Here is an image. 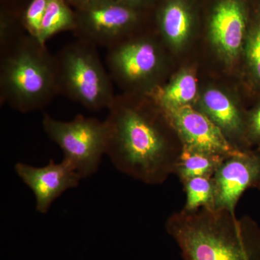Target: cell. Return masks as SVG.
I'll return each instance as SVG.
<instances>
[{"label": "cell", "instance_id": "16", "mask_svg": "<svg viewBox=\"0 0 260 260\" xmlns=\"http://www.w3.org/2000/svg\"><path fill=\"white\" fill-rule=\"evenodd\" d=\"M75 28V13L67 0H49L43 19L39 42L46 44L54 35Z\"/></svg>", "mask_w": 260, "mask_h": 260}, {"label": "cell", "instance_id": "10", "mask_svg": "<svg viewBox=\"0 0 260 260\" xmlns=\"http://www.w3.org/2000/svg\"><path fill=\"white\" fill-rule=\"evenodd\" d=\"M14 169L24 184L34 192L36 208L42 214L47 213L57 198L68 189L77 187L83 179L69 162L63 159L59 162L51 159L47 165L42 167L18 162Z\"/></svg>", "mask_w": 260, "mask_h": 260}, {"label": "cell", "instance_id": "20", "mask_svg": "<svg viewBox=\"0 0 260 260\" xmlns=\"http://www.w3.org/2000/svg\"><path fill=\"white\" fill-rule=\"evenodd\" d=\"M246 56L253 78L260 83V10L256 13L246 37Z\"/></svg>", "mask_w": 260, "mask_h": 260}, {"label": "cell", "instance_id": "17", "mask_svg": "<svg viewBox=\"0 0 260 260\" xmlns=\"http://www.w3.org/2000/svg\"><path fill=\"white\" fill-rule=\"evenodd\" d=\"M182 183L186 192V203L183 210L194 211L202 208H214L215 185L213 177L191 178Z\"/></svg>", "mask_w": 260, "mask_h": 260}, {"label": "cell", "instance_id": "18", "mask_svg": "<svg viewBox=\"0 0 260 260\" xmlns=\"http://www.w3.org/2000/svg\"><path fill=\"white\" fill-rule=\"evenodd\" d=\"M27 32L20 22V13L2 9L0 15V52L17 44Z\"/></svg>", "mask_w": 260, "mask_h": 260}, {"label": "cell", "instance_id": "14", "mask_svg": "<svg viewBox=\"0 0 260 260\" xmlns=\"http://www.w3.org/2000/svg\"><path fill=\"white\" fill-rule=\"evenodd\" d=\"M198 93V83L194 75L183 71L169 84L155 90L150 97L162 109L191 105Z\"/></svg>", "mask_w": 260, "mask_h": 260}, {"label": "cell", "instance_id": "1", "mask_svg": "<svg viewBox=\"0 0 260 260\" xmlns=\"http://www.w3.org/2000/svg\"><path fill=\"white\" fill-rule=\"evenodd\" d=\"M132 98L116 95L108 109L107 155L119 172L158 185L175 172L183 145L173 143L169 131L175 129L151 97L148 105Z\"/></svg>", "mask_w": 260, "mask_h": 260}, {"label": "cell", "instance_id": "8", "mask_svg": "<svg viewBox=\"0 0 260 260\" xmlns=\"http://www.w3.org/2000/svg\"><path fill=\"white\" fill-rule=\"evenodd\" d=\"M162 110L177 131L184 148L224 158L243 151L229 141L222 130L206 114L191 105Z\"/></svg>", "mask_w": 260, "mask_h": 260}, {"label": "cell", "instance_id": "5", "mask_svg": "<svg viewBox=\"0 0 260 260\" xmlns=\"http://www.w3.org/2000/svg\"><path fill=\"white\" fill-rule=\"evenodd\" d=\"M43 129L56 143L82 179L91 177L107 155L108 130L106 121L78 114L73 120L64 121L44 114Z\"/></svg>", "mask_w": 260, "mask_h": 260}, {"label": "cell", "instance_id": "7", "mask_svg": "<svg viewBox=\"0 0 260 260\" xmlns=\"http://www.w3.org/2000/svg\"><path fill=\"white\" fill-rule=\"evenodd\" d=\"M145 10L119 0H89L75 10L77 39L109 48L136 35Z\"/></svg>", "mask_w": 260, "mask_h": 260}, {"label": "cell", "instance_id": "12", "mask_svg": "<svg viewBox=\"0 0 260 260\" xmlns=\"http://www.w3.org/2000/svg\"><path fill=\"white\" fill-rule=\"evenodd\" d=\"M157 27L166 42L180 47L189 39L194 25L191 0H162L155 14Z\"/></svg>", "mask_w": 260, "mask_h": 260}, {"label": "cell", "instance_id": "13", "mask_svg": "<svg viewBox=\"0 0 260 260\" xmlns=\"http://www.w3.org/2000/svg\"><path fill=\"white\" fill-rule=\"evenodd\" d=\"M202 112L223 132L229 141L245 137L246 120L237 106L223 92L210 88L203 94Z\"/></svg>", "mask_w": 260, "mask_h": 260}, {"label": "cell", "instance_id": "6", "mask_svg": "<svg viewBox=\"0 0 260 260\" xmlns=\"http://www.w3.org/2000/svg\"><path fill=\"white\" fill-rule=\"evenodd\" d=\"M160 51L153 38L137 34L109 48L106 61L112 81L125 93L139 90L150 96L160 87L156 80L161 70Z\"/></svg>", "mask_w": 260, "mask_h": 260}, {"label": "cell", "instance_id": "22", "mask_svg": "<svg viewBox=\"0 0 260 260\" xmlns=\"http://www.w3.org/2000/svg\"><path fill=\"white\" fill-rule=\"evenodd\" d=\"M119 1L138 9L146 10L159 3L160 0H119Z\"/></svg>", "mask_w": 260, "mask_h": 260}, {"label": "cell", "instance_id": "4", "mask_svg": "<svg viewBox=\"0 0 260 260\" xmlns=\"http://www.w3.org/2000/svg\"><path fill=\"white\" fill-rule=\"evenodd\" d=\"M97 48L77 39L55 55L59 94L93 112L109 109L116 96Z\"/></svg>", "mask_w": 260, "mask_h": 260}, {"label": "cell", "instance_id": "9", "mask_svg": "<svg viewBox=\"0 0 260 260\" xmlns=\"http://www.w3.org/2000/svg\"><path fill=\"white\" fill-rule=\"evenodd\" d=\"M215 209L235 212L246 190L260 185V153L243 150L224 159L213 176Z\"/></svg>", "mask_w": 260, "mask_h": 260}, {"label": "cell", "instance_id": "3", "mask_svg": "<svg viewBox=\"0 0 260 260\" xmlns=\"http://www.w3.org/2000/svg\"><path fill=\"white\" fill-rule=\"evenodd\" d=\"M55 55L46 44L24 36L0 52V104L21 113L41 110L59 95Z\"/></svg>", "mask_w": 260, "mask_h": 260}, {"label": "cell", "instance_id": "21", "mask_svg": "<svg viewBox=\"0 0 260 260\" xmlns=\"http://www.w3.org/2000/svg\"><path fill=\"white\" fill-rule=\"evenodd\" d=\"M245 137L250 142H260V103L246 119Z\"/></svg>", "mask_w": 260, "mask_h": 260}, {"label": "cell", "instance_id": "11", "mask_svg": "<svg viewBox=\"0 0 260 260\" xmlns=\"http://www.w3.org/2000/svg\"><path fill=\"white\" fill-rule=\"evenodd\" d=\"M248 24L245 0H217L208 22L212 43L220 54L233 60L242 50Z\"/></svg>", "mask_w": 260, "mask_h": 260}, {"label": "cell", "instance_id": "2", "mask_svg": "<svg viewBox=\"0 0 260 260\" xmlns=\"http://www.w3.org/2000/svg\"><path fill=\"white\" fill-rule=\"evenodd\" d=\"M184 260H260V234L235 212L202 208L172 214L166 223Z\"/></svg>", "mask_w": 260, "mask_h": 260}, {"label": "cell", "instance_id": "23", "mask_svg": "<svg viewBox=\"0 0 260 260\" xmlns=\"http://www.w3.org/2000/svg\"><path fill=\"white\" fill-rule=\"evenodd\" d=\"M88 1L89 0H67L68 4H69L70 6L73 7V8H75V10L83 6V5L88 3Z\"/></svg>", "mask_w": 260, "mask_h": 260}, {"label": "cell", "instance_id": "19", "mask_svg": "<svg viewBox=\"0 0 260 260\" xmlns=\"http://www.w3.org/2000/svg\"><path fill=\"white\" fill-rule=\"evenodd\" d=\"M49 0H29L20 13V22L28 35L39 39Z\"/></svg>", "mask_w": 260, "mask_h": 260}, {"label": "cell", "instance_id": "15", "mask_svg": "<svg viewBox=\"0 0 260 260\" xmlns=\"http://www.w3.org/2000/svg\"><path fill=\"white\" fill-rule=\"evenodd\" d=\"M225 158H226L220 155L197 151L183 147L174 174H177L181 182L194 177H213Z\"/></svg>", "mask_w": 260, "mask_h": 260}]
</instances>
